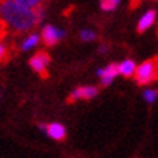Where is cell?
<instances>
[{
  "label": "cell",
  "instance_id": "cell-1",
  "mask_svg": "<svg viewBox=\"0 0 158 158\" xmlns=\"http://www.w3.org/2000/svg\"><path fill=\"white\" fill-rule=\"evenodd\" d=\"M0 19L19 32L31 31L36 25L34 10L12 0H0Z\"/></svg>",
  "mask_w": 158,
  "mask_h": 158
},
{
  "label": "cell",
  "instance_id": "cell-2",
  "mask_svg": "<svg viewBox=\"0 0 158 158\" xmlns=\"http://www.w3.org/2000/svg\"><path fill=\"white\" fill-rule=\"evenodd\" d=\"M134 74L138 84H141V86L149 84L154 80H157V58L142 62L138 68H135Z\"/></svg>",
  "mask_w": 158,
  "mask_h": 158
},
{
  "label": "cell",
  "instance_id": "cell-3",
  "mask_svg": "<svg viewBox=\"0 0 158 158\" xmlns=\"http://www.w3.org/2000/svg\"><path fill=\"white\" fill-rule=\"evenodd\" d=\"M49 61H51V58H49L48 54L45 52V51H41V52H38L35 57L31 58L29 64H31V67L34 68L38 74H41L44 78H47V77H48V71H47V68H48Z\"/></svg>",
  "mask_w": 158,
  "mask_h": 158
},
{
  "label": "cell",
  "instance_id": "cell-4",
  "mask_svg": "<svg viewBox=\"0 0 158 158\" xmlns=\"http://www.w3.org/2000/svg\"><path fill=\"white\" fill-rule=\"evenodd\" d=\"M64 35H65L64 31L55 28V26H52V25H47V26L42 29V39H44V42L47 44L48 47L55 45V44H57L58 41L64 36Z\"/></svg>",
  "mask_w": 158,
  "mask_h": 158
},
{
  "label": "cell",
  "instance_id": "cell-5",
  "mask_svg": "<svg viewBox=\"0 0 158 158\" xmlns=\"http://www.w3.org/2000/svg\"><path fill=\"white\" fill-rule=\"evenodd\" d=\"M42 132H45L49 138L55 139V141H64V139H65V135H67V131H65V128H64L61 123L44 125Z\"/></svg>",
  "mask_w": 158,
  "mask_h": 158
},
{
  "label": "cell",
  "instance_id": "cell-6",
  "mask_svg": "<svg viewBox=\"0 0 158 158\" xmlns=\"http://www.w3.org/2000/svg\"><path fill=\"white\" fill-rule=\"evenodd\" d=\"M97 89L96 87H78L77 90H74L68 97V103H73L74 100H78V99H93V97L97 94Z\"/></svg>",
  "mask_w": 158,
  "mask_h": 158
},
{
  "label": "cell",
  "instance_id": "cell-7",
  "mask_svg": "<svg viewBox=\"0 0 158 158\" xmlns=\"http://www.w3.org/2000/svg\"><path fill=\"white\" fill-rule=\"evenodd\" d=\"M97 74L100 76L102 86H109L110 83L113 81V78L119 74V64H110L105 70H99Z\"/></svg>",
  "mask_w": 158,
  "mask_h": 158
},
{
  "label": "cell",
  "instance_id": "cell-8",
  "mask_svg": "<svg viewBox=\"0 0 158 158\" xmlns=\"http://www.w3.org/2000/svg\"><path fill=\"white\" fill-rule=\"evenodd\" d=\"M155 16H157L155 10H148V12L141 18V20H139L138 32H145L148 28H151V26L154 25V22H155Z\"/></svg>",
  "mask_w": 158,
  "mask_h": 158
},
{
  "label": "cell",
  "instance_id": "cell-9",
  "mask_svg": "<svg viewBox=\"0 0 158 158\" xmlns=\"http://www.w3.org/2000/svg\"><path fill=\"white\" fill-rule=\"evenodd\" d=\"M135 62L132 60H126L122 64H119V73L123 77H132L135 73Z\"/></svg>",
  "mask_w": 158,
  "mask_h": 158
},
{
  "label": "cell",
  "instance_id": "cell-10",
  "mask_svg": "<svg viewBox=\"0 0 158 158\" xmlns=\"http://www.w3.org/2000/svg\"><path fill=\"white\" fill-rule=\"evenodd\" d=\"M15 3H18L20 6H25V7H28V9H36V7H41L42 3L45 0H12Z\"/></svg>",
  "mask_w": 158,
  "mask_h": 158
},
{
  "label": "cell",
  "instance_id": "cell-11",
  "mask_svg": "<svg viewBox=\"0 0 158 158\" xmlns=\"http://www.w3.org/2000/svg\"><path fill=\"white\" fill-rule=\"evenodd\" d=\"M120 0H100V7L103 10H115Z\"/></svg>",
  "mask_w": 158,
  "mask_h": 158
},
{
  "label": "cell",
  "instance_id": "cell-12",
  "mask_svg": "<svg viewBox=\"0 0 158 158\" xmlns=\"http://www.w3.org/2000/svg\"><path fill=\"white\" fill-rule=\"evenodd\" d=\"M38 42H39V36H38V35H35V34H32L28 39H26V41H25V44L22 45V49H23V51H26V49L35 47Z\"/></svg>",
  "mask_w": 158,
  "mask_h": 158
},
{
  "label": "cell",
  "instance_id": "cell-13",
  "mask_svg": "<svg viewBox=\"0 0 158 158\" xmlns=\"http://www.w3.org/2000/svg\"><path fill=\"white\" fill-rule=\"evenodd\" d=\"M80 38H81L83 41H94V39H96V32L89 31V29H86V31H81Z\"/></svg>",
  "mask_w": 158,
  "mask_h": 158
},
{
  "label": "cell",
  "instance_id": "cell-14",
  "mask_svg": "<svg viewBox=\"0 0 158 158\" xmlns=\"http://www.w3.org/2000/svg\"><path fill=\"white\" fill-rule=\"evenodd\" d=\"M144 97L148 103H154L155 99H157V90H147L144 93Z\"/></svg>",
  "mask_w": 158,
  "mask_h": 158
},
{
  "label": "cell",
  "instance_id": "cell-15",
  "mask_svg": "<svg viewBox=\"0 0 158 158\" xmlns=\"http://www.w3.org/2000/svg\"><path fill=\"white\" fill-rule=\"evenodd\" d=\"M7 55H9V52H7L6 47L3 44H0V62L6 61V60H7Z\"/></svg>",
  "mask_w": 158,
  "mask_h": 158
},
{
  "label": "cell",
  "instance_id": "cell-16",
  "mask_svg": "<svg viewBox=\"0 0 158 158\" xmlns=\"http://www.w3.org/2000/svg\"><path fill=\"white\" fill-rule=\"evenodd\" d=\"M106 51H107V47H105V45H103V47H100V52H102V54L106 52Z\"/></svg>",
  "mask_w": 158,
  "mask_h": 158
}]
</instances>
